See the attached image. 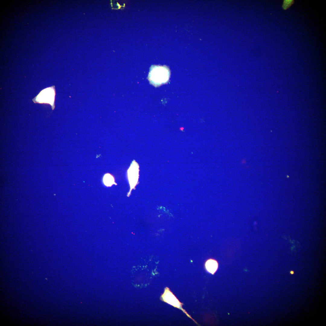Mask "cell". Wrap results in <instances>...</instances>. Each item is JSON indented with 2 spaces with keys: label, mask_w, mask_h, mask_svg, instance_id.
<instances>
[{
  "label": "cell",
  "mask_w": 326,
  "mask_h": 326,
  "mask_svg": "<svg viewBox=\"0 0 326 326\" xmlns=\"http://www.w3.org/2000/svg\"><path fill=\"white\" fill-rule=\"evenodd\" d=\"M170 75L169 70L166 66H155L150 69L148 79L150 83L158 86L168 82Z\"/></svg>",
  "instance_id": "obj_1"
},
{
  "label": "cell",
  "mask_w": 326,
  "mask_h": 326,
  "mask_svg": "<svg viewBox=\"0 0 326 326\" xmlns=\"http://www.w3.org/2000/svg\"><path fill=\"white\" fill-rule=\"evenodd\" d=\"M139 166L133 161L128 171V179L131 189H133L137 184L139 177Z\"/></svg>",
  "instance_id": "obj_2"
},
{
  "label": "cell",
  "mask_w": 326,
  "mask_h": 326,
  "mask_svg": "<svg viewBox=\"0 0 326 326\" xmlns=\"http://www.w3.org/2000/svg\"><path fill=\"white\" fill-rule=\"evenodd\" d=\"M161 298L164 302L175 307L182 309L181 308L182 307L181 303L168 288H166L165 289L164 292L161 296Z\"/></svg>",
  "instance_id": "obj_3"
},
{
  "label": "cell",
  "mask_w": 326,
  "mask_h": 326,
  "mask_svg": "<svg viewBox=\"0 0 326 326\" xmlns=\"http://www.w3.org/2000/svg\"><path fill=\"white\" fill-rule=\"evenodd\" d=\"M205 267L207 271L212 273H214L216 271L218 264L215 260L210 259L207 260L205 264Z\"/></svg>",
  "instance_id": "obj_4"
},
{
  "label": "cell",
  "mask_w": 326,
  "mask_h": 326,
  "mask_svg": "<svg viewBox=\"0 0 326 326\" xmlns=\"http://www.w3.org/2000/svg\"><path fill=\"white\" fill-rule=\"evenodd\" d=\"M103 182L107 186H111L115 183L113 177L109 174H105L103 177Z\"/></svg>",
  "instance_id": "obj_5"
},
{
  "label": "cell",
  "mask_w": 326,
  "mask_h": 326,
  "mask_svg": "<svg viewBox=\"0 0 326 326\" xmlns=\"http://www.w3.org/2000/svg\"><path fill=\"white\" fill-rule=\"evenodd\" d=\"M293 0H284L283 5V7L285 10L289 8L293 3Z\"/></svg>",
  "instance_id": "obj_6"
},
{
  "label": "cell",
  "mask_w": 326,
  "mask_h": 326,
  "mask_svg": "<svg viewBox=\"0 0 326 326\" xmlns=\"http://www.w3.org/2000/svg\"><path fill=\"white\" fill-rule=\"evenodd\" d=\"M184 128L183 127H180V130H181V131H183V130H184Z\"/></svg>",
  "instance_id": "obj_7"
},
{
  "label": "cell",
  "mask_w": 326,
  "mask_h": 326,
  "mask_svg": "<svg viewBox=\"0 0 326 326\" xmlns=\"http://www.w3.org/2000/svg\"><path fill=\"white\" fill-rule=\"evenodd\" d=\"M290 273H291V274H293V273L294 272H293V271H291V272H290Z\"/></svg>",
  "instance_id": "obj_8"
}]
</instances>
